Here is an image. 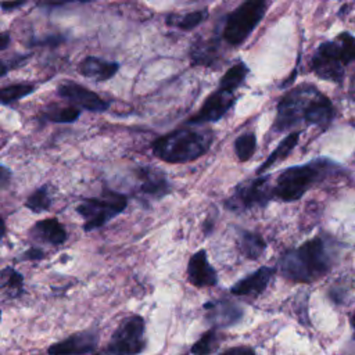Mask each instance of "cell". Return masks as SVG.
I'll return each mask as SVG.
<instances>
[{
    "label": "cell",
    "mask_w": 355,
    "mask_h": 355,
    "mask_svg": "<svg viewBox=\"0 0 355 355\" xmlns=\"http://www.w3.org/2000/svg\"><path fill=\"white\" fill-rule=\"evenodd\" d=\"M139 179V190L141 194L151 198H162L171 190L169 182L162 171L151 166L140 168L136 172Z\"/></svg>",
    "instance_id": "cell-16"
},
{
    "label": "cell",
    "mask_w": 355,
    "mask_h": 355,
    "mask_svg": "<svg viewBox=\"0 0 355 355\" xmlns=\"http://www.w3.org/2000/svg\"><path fill=\"white\" fill-rule=\"evenodd\" d=\"M144 330L146 326L141 316H128L115 329L107 348L116 355H139L146 348Z\"/></svg>",
    "instance_id": "cell-9"
},
{
    "label": "cell",
    "mask_w": 355,
    "mask_h": 355,
    "mask_svg": "<svg viewBox=\"0 0 355 355\" xmlns=\"http://www.w3.org/2000/svg\"><path fill=\"white\" fill-rule=\"evenodd\" d=\"M190 55H191V60L194 64L211 65L216 55V44L211 40H208V42L197 40L196 44L191 47Z\"/></svg>",
    "instance_id": "cell-25"
},
{
    "label": "cell",
    "mask_w": 355,
    "mask_h": 355,
    "mask_svg": "<svg viewBox=\"0 0 355 355\" xmlns=\"http://www.w3.org/2000/svg\"><path fill=\"white\" fill-rule=\"evenodd\" d=\"M355 58V39L349 32H343L336 40H327L318 46L312 61V72L329 82L341 83L345 67Z\"/></svg>",
    "instance_id": "cell-4"
},
{
    "label": "cell",
    "mask_w": 355,
    "mask_h": 355,
    "mask_svg": "<svg viewBox=\"0 0 355 355\" xmlns=\"http://www.w3.org/2000/svg\"><path fill=\"white\" fill-rule=\"evenodd\" d=\"M31 233L35 239L53 245H60L67 240V232L55 218H47L36 222Z\"/></svg>",
    "instance_id": "cell-18"
},
{
    "label": "cell",
    "mask_w": 355,
    "mask_h": 355,
    "mask_svg": "<svg viewBox=\"0 0 355 355\" xmlns=\"http://www.w3.org/2000/svg\"><path fill=\"white\" fill-rule=\"evenodd\" d=\"M276 270L273 268L261 266L255 272L247 275L245 277H243L241 280L234 283L230 287V293L233 295H251V297L255 295L257 297L266 290Z\"/></svg>",
    "instance_id": "cell-15"
},
{
    "label": "cell",
    "mask_w": 355,
    "mask_h": 355,
    "mask_svg": "<svg viewBox=\"0 0 355 355\" xmlns=\"http://www.w3.org/2000/svg\"><path fill=\"white\" fill-rule=\"evenodd\" d=\"M25 205L32 211V212H44L50 208L51 205V198L49 196L47 187H39L37 190H35L26 200Z\"/></svg>",
    "instance_id": "cell-29"
},
{
    "label": "cell",
    "mask_w": 355,
    "mask_h": 355,
    "mask_svg": "<svg viewBox=\"0 0 355 355\" xmlns=\"http://www.w3.org/2000/svg\"><path fill=\"white\" fill-rule=\"evenodd\" d=\"M222 355H257V354L251 347L239 345V347H233V348H229V349L223 351Z\"/></svg>",
    "instance_id": "cell-31"
},
{
    "label": "cell",
    "mask_w": 355,
    "mask_h": 355,
    "mask_svg": "<svg viewBox=\"0 0 355 355\" xmlns=\"http://www.w3.org/2000/svg\"><path fill=\"white\" fill-rule=\"evenodd\" d=\"M11 180V171L3 165H0V189L6 187Z\"/></svg>",
    "instance_id": "cell-33"
},
{
    "label": "cell",
    "mask_w": 355,
    "mask_h": 355,
    "mask_svg": "<svg viewBox=\"0 0 355 355\" xmlns=\"http://www.w3.org/2000/svg\"><path fill=\"white\" fill-rule=\"evenodd\" d=\"M272 198L269 176H259L237 184L232 196L225 201V207L240 212L255 207H265Z\"/></svg>",
    "instance_id": "cell-8"
},
{
    "label": "cell",
    "mask_w": 355,
    "mask_h": 355,
    "mask_svg": "<svg viewBox=\"0 0 355 355\" xmlns=\"http://www.w3.org/2000/svg\"><path fill=\"white\" fill-rule=\"evenodd\" d=\"M78 68L80 75H83L85 78L93 79L94 82H105L118 72L119 64L90 55L83 58Z\"/></svg>",
    "instance_id": "cell-17"
},
{
    "label": "cell",
    "mask_w": 355,
    "mask_h": 355,
    "mask_svg": "<svg viewBox=\"0 0 355 355\" xmlns=\"http://www.w3.org/2000/svg\"><path fill=\"white\" fill-rule=\"evenodd\" d=\"M80 115V110L75 105H65V107H49L43 112V118L50 122L57 123H71L75 122Z\"/></svg>",
    "instance_id": "cell-24"
},
{
    "label": "cell",
    "mask_w": 355,
    "mask_h": 355,
    "mask_svg": "<svg viewBox=\"0 0 355 355\" xmlns=\"http://www.w3.org/2000/svg\"><path fill=\"white\" fill-rule=\"evenodd\" d=\"M0 288H3L11 297L19 295L24 288L22 275L12 268H4L0 272Z\"/></svg>",
    "instance_id": "cell-23"
},
{
    "label": "cell",
    "mask_w": 355,
    "mask_h": 355,
    "mask_svg": "<svg viewBox=\"0 0 355 355\" xmlns=\"http://www.w3.org/2000/svg\"><path fill=\"white\" fill-rule=\"evenodd\" d=\"M72 1H79V3H86L90 0H40L39 4L42 6H61L65 3H72Z\"/></svg>",
    "instance_id": "cell-34"
},
{
    "label": "cell",
    "mask_w": 355,
    "mask_h": 355,
    "mask_svg": "<svg viewBox=\"0 0 355 355\" xmlns=\"http://www.w3.org/2000/svg\"><path fill=\"white\" fill-rule=\"evenodd\" d=\"M208 18V11L207 10H197L186 14H179V15H168L166 24L169 26H175L183 31H190L202 24Z\"/></svg>",
    "instance_id": "cell-21"
},
{
    "label": "cell",
    "mask_w": 355,
    "mask_h": 355,
    "mask_svg": "<svg viewBox=\"0 0 355 355\" xmlns=\"http://www.w3.org/2000/svg\"><path fill=\"white\" fill-rule=\"evenodd\" d=\"M35 90V86L31 83H14L0 89V104L8 105L15 103L26 96H29Z\"/></svg>",
    "instance_id": "cell-26"
},
{
    "label": "cell",
    "mask_w": 355,
    "mask_h": 355,
    "mask_svg": "<svg viewBox=\"0 0 355 355\" xmlns=\"http://www.w3.org/2000/svg\"><path fill=\"white\" fill-rule=\"evenodd\" d=\"M315 90V86L304 83L286 93L277 104V114L273 122V129L277 132H284L302 123L305 107Z\"/></svg>",
    "instance_id": "cell-7"
},
{
    "label": "cell",
    "mask_w": 355,
    "mask_h": 355,
    "mask_svg": "<svg viewBox=\"0 0 355 355\" xmlns=\"http://www.w3.org/2000/svg\"><path fill=\"white\" fill-rule=\"evenodd\" d=\"M334 162L320 158L286 168L279 173L275 186H272V197L286 202L297 201L312 186L334 172Z\"/></svg>",
    "instance_id": "cell-3"
},
{
    "label": "cell",
    "mask_w": 355,
    "mask_h": 355,
    "mask_svg": "<svg viewBox=\"0 0 355 355\" xmlns=\"http://www.w3.org/2000/svg\"><path fill=\"white\" fill-rule=\"evenodd\" d=\"M239 248L240 252L248 259H258L266 250V243L261 234L240 230L239 232Z\"/></svg>",
    "instance_id": "cell-20"
},
{
    "label": "cell",
    "mask_w": 355,
    "mask_h": 355,
    "mask_svg": "<svg viewBox=\"0 0 355 355\" xmlns=\"http://www.w3.org/2000/svg\"><path fill=\"white\" fill-rule=\"evenodd\" d=\"M29 60V55H14V57H8V58H0V78L4 76L8 71L19 68L21 65H24L26 61Z\"/></svg>",
    "instance_id": "cell-30"
},
{
    "label": "cell",
    "mask_w": 355,
    "mask_h": 355,
    "mask_svg": "<svg viewBox=\"0 0 355 355\" xmlns=\"http://www.w3.org/2000/svg\"><path fill=\"white\" fill-rule=\"evenodd\" d=\"M57 93L60 97L68 100L72 105H78L92 112H104L110 105L105 100H103L94 92L71 80L62 82L58 86Z\"/></svg>",
    "instance_id": "cell-11"
},
{
    "label": "cell",
    "mask_w": 355,
    "mask_h": 355,
    "mask_svg": "<svg viewBox=\"0 0 355 355\" xmlns=\"http://www.w3.org/2000/svg\"><path fill=\"white\" fill-rule=\"evenodd\" d=\"M126 205L128 198L125 194L114 190H104L100 197L83 200L78 205L76 211L85 219L83 230L92 232L104 226L108 220L121 214Z\"/></svg>",
    "instance_id": "cell-5"
},
{
    "label": "cell",
    "mask_w": 355,
    "mask_h": 355,
    "mask_svg": "<svg viewBox=\"0 0 355 355\" xmlns=\"http://www.w3.org/2000/svg\"><path fill=\"white\" fill-rule=\"evenodd\" d=\"M234 93L223 90L218 87L216 92H214L202 104L200 111L194 114L187 122L190 125H201L208 122H215L220 119L234 104Z\"/></svg>",
    "instance_id": "cell-10"
},
{
    "label": "cell",
    "mask_w": 355,
    "mask_h": 355,
    "mask_svg": "<svg viewBox=\"0 0 355 355\" xmlns=\"http://www.w3.org/2000/svg\"><path fill=\"white\" fill-rule=\"evenodd\" d=\"M248 75V68L244 62H237L230 67L219 80V87L227 92H236Z\"/></svg>",
    "instance_id": "cell-22"
},
{
    "label": "cell",
    "mask_w": 355,
    "mask_h": 355,
    "mask_svg": "<svg viewBox=\"0 0 355 355\" xmlns=\"http://www.w3.org/2000/svg\"><path fill=\"white\" fill-rule=\"evenodd\" d=\"M64 40L62 36H47L44 39H40V40H35L32 44H36V46H55L58 43H61Z\"/></svg>",
    "instance_id": "cell-32"
},
{
    "label": "cell",
    "mask_w": 355,
    "mask_h": 355,
    "mask_svg": "<svg viewBox=\"0 0 355 355\" xmlns=\"http://www.w3.org/2000/svg\"><path fill=\"white\" fill-rule=\"evenodd\" d=\"M43 255H44L43 251L39 250V248H31L25 252V257L28 259H40V258H43Z\"/></svg>",
    "instance_id": "cell-36"
},
{
    "label": "cell",
    "mask_w": 355,
    "mask_h": 355,
    "mask_svg": "<svg viewBox=\"0 0 355 355\" xmlns=\"http://www.w3.org/2000/svg\"><path fill=\"white\" fill-rule=\"evenodd\" d=\"M298 137H300V132H298V130L288 133V135L279 143V146L270 153V155L262 162V165L257 169V173H258V175H262V173L266 172L272 165H275L276 162L283 161V159L293 151V148L295 147V144L298 143Z\"/></svg>",
    "instance_id": "cell-19"
},
{
    "label": "cell",
    "mask_w": 355,
    "mask_h": 355,
    "mask_svg": "<svg viewBox=\"0 0 355 355\" xmlns=\"http://www.w3.org/2000/svg\"><path fill=\"white\" fill-rule=\"evenodd\" d=\"M218 333L216 329L205 331L191 347V355H211V352L218 347Z\"/></svg>",
    "instance_id": "cell-28"
},
{
    "label": "cell",
    "mask_w": 355,
    "mask_h": 355,
    "mask_svg": "<svg viewBox=\"0 0 355 355\" xmlns=\"http://www.w3.org/2000/svg\"><path fill=\"white\" fill-rule=\"evenodd\" d=\"M98 336L94 331L73 333L49 347V355H87L97 347Z\"/></svg>",
    "instance_id": "cell-13"
},
{
    "label": "cell",
    "mask_w": 355,
    "mask_h": 355,
    "mask_svg": "<svg viewBox=\"0 0 355 355\" xmlns=\"http://www.w3.org/2000/svg\"><path fill=\"white\" fill-rule=\"evenodd\" d=\"M205 318L214 326V329L219 327H229L236 324L241 320L244 311L243 308L227 298L220 300H211L204 304Z\"/></svg>",
    "instance_id": "cell-12"
},
{
    "label": "cell",
    "mask_w": 355,
    "mask_h": 355,
    "mask_svg": "<svg viewBox=\"0 0 355 355\" xmlns=\"http://www.w3.org/2000/svg\"><path fill=\"white\" fill-rule=\"evenodd\" d=\"M255 148H257V136L254 132L241 133L234 140V151L237 158L241 162H247L254 155Z\"/></svg>",
    "instance_id": "cell-27"
},
{
    "label": "cell",
    "mask_w": 355,
    "mask_h": 355,
    "mask_svg": "<svg viewBox=\"0 0 355 355\" xmlns=\"http://www.w3.org/2000/svg\"><path fill=\"white\" fill-rule=\"evenodd\" d=\"M212 132L194 128L175 129L153 143V153L157 158L169 164L191 162L202 157L211 147Z\"/></svg>",
    "instance_id": "cell-2"
},
{
    "label": "cell",
    "mask_w": 355,
    "mask_h": 355,
    "mask_svg": "<svg viewBox=\"0 0 355 355\" xmlns=\"http://www.w3.org/2000/svg\"><path fill=\"white\" fill-rule=\"evenodd\" d=\"M26 0H8V1H3L0 6L3 10H14L17 7H21Z\"/></svg>",
    "instance_id": "cell-35"
},
{
    "label": "cell",
    "mask_w": 355,
    "mask_h": 355,
    "mask_svg": "<svg viewBox=\"0 0 355 355\" xmlns=\"http://www.w3.org/2000/svg\"><path fill=\"white\" fill-rule=\"evenodd\" d=\"M94 355H116V354H114V352H112V351H110L108 348H104V349H101V351L96 352Z\"/></svg>",
    "instance_id": "cell-39"
},
{
    "label": "cell",
    "mask_w": 355,
    "mask_h": 355,
    "mask_svg": "<svg viewBox=\"0 0 355 355\" xmlns=\"http://www.w3.org/2000/svg\"><path fill=\"white\" fill-rule=\"evenodd\" d=\"M4 234H6V223H4L3 218H0V240L3 239Z\"/></svg>",
    "instance_id": "cell-38"
},
{
    "label": "cell",
    "mask_w": 355,
    "mask_h": 355,
    "mask_svg": "<svg viewBox=\"0 0 355 355\" xmlns=\"http://www.w3.org/2000/svg\"><path fill=\"white\" fill-rule=\"evenodd\" d=\"M8 44H10V35L7 32L0 33V51L7 49Z\"/></svg>",
    "instance_id": "cell-37"
},
{
    "label": "cell",
    "mask_w": 355,
    "mask_h": 355,
    "mask_svg": "<svg viewBox=\"0 0 355 355\" xmlns=\"http://www.w3.org/2000/svg\"><path fill=\"white\" fill-rule=\"evenodd\" d=\"M187 279L190 284L198 288L212 287L218 283L215 269L207 259L205 250L196 251L187 263Z\"/></svg>",
    "instance_id": "cell-14"
},
{
    "label": "cell",
    "mask_w": 355,
    "mask_h": 355,
    "mask_svg": "<svg viewBox=\"0 0 355 355\" xmlns=\"http://www.w3.org/2000/svg\"><path fill=\"white\" fill-rule=\"evenodd\" d=\"M266 12L265 0H245L226 18L223 39L232 46L244 43Z\"/></svg>",
    "instance_id": "cell-6"
},
{
    "label": "cell",
    "mask_w": 355,
    "mask_h": 355,
    "mask_svg": "<svg viewBox=\"0 0 355 355\" xmlns=\"http://www.w3.org/2000/svg\"><path fill=\"white\" fill-rule=\"evenodd\" d=\"M333 265L329 244L320 236L282 254L277 268L283 277L297 283H312L323 277Z\"/></svg>",
    "instance_id": "cell-1"
},
{
    "label": "cell",
    "mask_w": 355,
    "mask_h": 355,
    "mask_svg": "<svg viewBox=\"0 0 355 355\" xmlns=\"http://www.w3.org/2000/svg\"><path fill=\"white\" fill-rule=\"evenodd\" d=\"M0 320H1V312H0Z\"/></svg>",
    "instance_id": "cell-40"
}]
</instances>
